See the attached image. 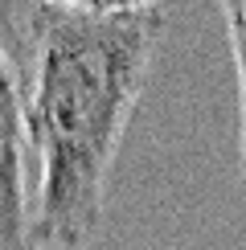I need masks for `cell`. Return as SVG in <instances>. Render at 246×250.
<instances>
[{
  "instance_id": "obj_4",
  "label": "cell",
  "mask_w": 246,
  "mask_h": 250,
  "mask_svg": "<svg viewBox=\"0 0 246 250\" xmlns=\"http://www.w3.org/2000/svg\"><path fill=\"white\" fill-rule=\"evenodd\" d=\"M37 4L54 8H74V13H144V8H160V0H37Z\"/></svg>"
},
{
  "instance_id": "obj_3",
  "label": "cell",
  "mask_w": 246,
  "mask_h": 250,
  "mask_svg": "<svg viewBox=\"0 0 246 250\" xmlns=\"http://www.w3.org/2000/svg\"><path fill=\"white\" fill-rule=\"evenodd\" d=\"M222 13L238 74V185L246 189V0H222Z\"/></svg>"
},
{
  "instance_id": "obj_1",
  "label": "cell",
  "mask_w": 246,
  "mask_h": 250,
  "mask_svg": "<svg viewBox=\"0 0 246 250\" xmlns=\"http://www.w3.org/2000/svg\"><path fill=\"white\" fill-rule=\"evenodd\" d=\"M168 13H74L25 0V119L37 164L33 238L86 250L107 217V176L148 86Z\"/></svg>"
},
{
  "instance_id": "obj_2",
  "label": "cell",
  "mask_w": 246,
  "mask_h": 250,
  "mask_svg": "<svg viewBox=\"0 0 246 250\" xmlns=\"http://www.w3.org/2000/svg\"><path fill=\"white\" fill-rule=\"evenodd\" d=\"M29 119H25V58H20L17 0H0V250H41L33 238L29 197Z\"/></svg>"
}]
</instances>
